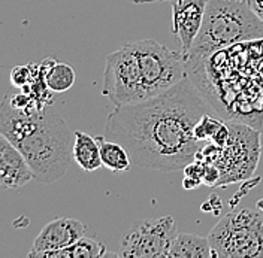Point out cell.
<instances>
[{
  "instance_id": "cell-8",
  "label": "cell",
  "mask_w": 263,
  "mask_h": 258,
  "mask_svg": "<svg viewBox=\"0 0 263 258\" xmlns=\"http://www.w3.org/2000/svg\"><path fill=\"white\" fill-rule=\"evenodd\" d=\"M87 227L77 218H55L36 236L29 257H44L47 252L65 249L85 236Z\"/></svg>"
},
{
  "instance_id": "cell-13",
  "label": "cell",
  "mask_w": 263,
  "mask_h": 258,
  "mask_svg": "<svg viewBox=\"0 0 263 258\" xmlns=\"http://www.w3.org/2000/svg\"><path fill=\"white\" fill-rule=\"evenodd\" d=\"M100 146V157L102 164L111 172H126L132 166V158L129 151L115 141H108L106 137H96Z\"/></svg>"
},
{
  "instance_id": "cell-1",
  "label": "cell",
  "mask_w": 263,
  "mask_h": 258,
  "mask_svg": "<svg viewBox=\"0 0 263 258\" xmlns=\"http://www.w3.org/2000/svg\"><path fill=\"white\" fill-rule=\"evenodd\" d=\"M208 112L206 97L185 76L159 96L115 106L106 120L105 137L124 146L139 167L184 170L206 144L197 139L195 127Z\"/></svg>"
},
{
  "instance_id": "cell-14",
  "label": "cell",
  "mask_w": 263,
  "mask_h": 258,
  "mask_svg": "<svg viewBox=\"0 0 263 258\" xmlns=\"http://www.w3.org/2000/svg\"><path fill=\"white\" fill-rule=\"evenodd\" d=\"M106 254L108 249L105 243L99 242L93 237L84 236L65 249L47 252L44 258H100L105 257Z\"/></svg>"
},
{
  "instance_id": "cell-20",
  "label": "cell",
  "mask_w": 263,
  "mask_h": 258,
  "mask_svg": "<svg viewBox=\"0 0 263 258\" xmlns=\"http://www.w3.org/2000/svg\"><path fill=\"white\" fill-rule=\"evenodd\" d=\"M256 208H257L259 210H263V199H260V200L256 203Z\"/></svg>"
},
{
  "instance_id": "cell-11",
  "label": "cell",
  "mask_w": 263,
  "mask_h": 258,
  "mask_svg": "<svg viewBox=\"0 0 263 258\" xmlns=\"http://www.w3.org/2000/svg\"><path fill=\"white\" fill-rule=\"evenodd\" d=\"M73 134H75L73 162L85 172H95L100 169L103 164H102L98 139L90 136L88 133H84L81 130H75Z\"/></svg>"
},
{
  "instance_id": "cell-21",
  "label": "cell",
  "mask_w": 263,
  "mask_h": 258,
  "mask_svg": "<svg viewBox=\"0 0 263 258\" xmlns=\"http://www.w3.org/2000/svg\"><path fill=\"white\" fill-rule=\"evenodd\" d=\"M166 2H171V3H172V2H175V0H166Z\"/></svg>"
},
{
  "instance_id": "cell-16",
  "label": "cell",
  "mask_w": 263,
  "mask_h": 258,
  "mask_svg": "<svg viewBox=\"0 0 263 258\" xmlns=\"http://www.w3.org/2000/svg\"><path fill=\"white\" fill-rule=\"evenodd\" d=\"M221 126H223L221 121L213 118L210 113H205L199 120V123L195 127V134H196L197 139L202 141V142H213V137L215 136V133L220 130Z\"/></svg>"
},
{
  "instance_id": "cell-10",
  "label": "cell",
  "mask_w": 263,
  "mask_h": 258,
  "mask_svg": "<svg viewBox=\"0 0 263 258\" xmlns=\"http://www.w3.org/2000/svg\"><path fill=\"white\" fill-rule=\"evenodd\" d=\"M32 179V169L21 151L0 133V187L5 190L20 188Z\"/></svg>"
},
{
  "instance_id": "cell-7",
  "label": "cell",
  "mask_w": 263,
  "mask_h": 258,
  "mask_svg": "<svg viewBox=\"0 0 263 258\" xmlns=\"http://www.w3.org/2000/svg\"><path fill=\"white\" fill-rule=\"evenodd\" d=\"M230 136L215 166L220 169V184L226 185L250 176L259 162L260 139L256 130L241 124H229Z\"/></svg>"
},
{
  "instance_id": "cell-5",
  "label": "cell",
  "mask_w": 263,
  "mask_h": 258,
  "mask_svg": "<svg viewBox=\"0 0 263 258\" xmlns=\"http://www.w3.org/2000/svg\"><path fill=\"white\" fill-rule=\"evenodd\" d=\"M213 258L263 257V220L242 208L224 215L208 234Z\"/></svg>"
},
{
  "instance_id": "cell-6",
  "label": "cell",
  "mask_w": 263,
  "mask_h": 258,
  "mask_svg": "<svg viewBox=\"0 0 263 258\" xmlns=\"http://www.w3.org/2000/svg\"><path fill=\"white\" fill-rule=\"evenodd\" d=\"M178 230L172 216L141 220L124 233L117 257L167 258Z\"/></svg>"
},
{
  "instance_id": "cell-19",
  "label": "cell",
  "mask_w": 263,
  "mask_h": 258,
  "mask_svg": "<svg viewBox=\"0 0 263 258\" xmlns=\"http://www.w3.org/2000/svg\"><path fill=\"white\" fill-rule=\"evenodd\" d=\"M133 3H153V2H159V0H130Z\"/></svg>"
},
{
  "instance_id": "cell-4",
  "label": "cell",
  "mask_w": 263,
  "mask_h": 258,
  "mask_svg": "<svg viewBox=\"0 0 263 258\" xmlns=\"http://www.w3.org/2000/svg\"><path fill=\"white\" fill-rule=\"evenodd\" d=\"M263 39V21L247 0H208L200 32L184 63L193 66L232 45Z\"/></svg>"
},
{
  "instance_id": "cell-18",
  "label": "cell",
  "mask_w": 263,
  "mask_h": 258,
  "mask_svg": "<svg viewBox=\"0 0 263 258\" xmlns=\"http://www.w3.org/2000/svg\"><path fill=\"white\" fill-rule=\"evenodd\" d=\"M250 9L263 21V0H247Z\"/></svg>"
},
{
  "instance_id": "cell-3",
  "label": "cell",
  "mask_w": 263,
  "mask_h": 258,
  "mask_svg": "<svg viewBox=\"0 0 263 258\" xmlns=\"http://www.w3.org/2000/svg\"><path fill=\"white\" fill-rule=\"evenodd\" d=\"M0 133L21 151L37 182H55L69 170L75 134L48 108L26 112L14 108L5 96L0 103Z\"/></svg>"
},
{
  "instance_id": "cell-12",
  "label": "cell",
  "mask_w": 263,
  "mask_h": 258,
  "mask_svg": "<svg viewBox=\"0 0 263 258\" xmlns=\"http://www.w3.org/2000/svg\"><path fill=\"white\" fill-rule=\"evenodd\" d=\"M213 249L208 236L178 233L169 249L167 258H211Z\"/></svg>"
},
{
  "instance_id": "cell-2",
  "label": "cell",
  "mask_w": 263,
  "mask_h": 258,
  "mask_svg": "<svg viewBox=\"0 0 263 258\" xmlns=\"http://www.w3.org/2000/svg\"><path fill=\"white\" fill-rule=\"evenodd\" d=\"M185 76L181 52L153 39L127 42L106 58L102 94L114 106L139 103L162 94Z\"/></svg>"
},
{
  "instance_id": "cell-9",
  "label": "cell",
  "mask_w": 263,
  "mask_h": 258,
  "mask_svg": "<svg viewBox=\"0 0 263 258\" xmlns=\"http://www.w3.org/2000/svg\"><path fill=\"white\" fill-rule=\"evenodd\" d=\"M208 0H175L172 2V32L181 44L182 58L189 54L200 32Z\"/></svg>"
},
{
  "instance_id": "cell-17",
  "label": "cell",
  "mask_w": 263,
  "mask_h": 258,
  "mask_svg": "<svg viewBox=\"0 0 263 258\" xmlns=\"http://www.w3.org/2000/svg\"><path fill=\"white\" fill-rule=\"evenodd\" d=\"M34 72H36V65L30 63L26 66H15L11 70V84L15 88H23L26 85H29L34 78Z\"/></svg>"
},
{
  "instance_id": "cell-15",
  "label": "cell",
  "mask_w": 263,
  "mask_h": 258,
  "mask_svg": "<svg viewBox=\"0 0 263 258\" xmlns=\"http://www.w3.org/2000/svg\"><path fill=\"white\" fill-rule=\"evenodd\" d=\"M75 80L77 75L73 67L67 63H59L55 60L51 63L45 73V81L51 93H65L70 90L75 84Z\"/></svg>"
}]
</instances>
